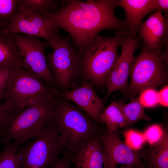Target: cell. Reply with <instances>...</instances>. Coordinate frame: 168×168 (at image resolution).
<instances>
[{"label": "cell", "instance_id": "1", "mask_svg": "<svg viewBox=\"0 0 168 168\" xmlns=\"http://www.w3.org/2000/svg\"><path fill=\"white\" fill-rule=\"evenodd\" d=\"M61 4L59 9L46 15L56 30L62 29L69 34L80 51L103 30H127L124 20L114 14L115 8L119 6L118 0H61Z\"/></svg>", "mask_w": 168, "mask_h": 168}, {"label": "cell", "instance_id": "2", "mask_svg": "<svg viewBox=\"0 0 168 168\" xmlns=\"http://www.w3.org/2000/svg\"><path fill=\"white\" fill-rule=\"evenodd\" d=\"M54 121L65 141L66 150L72 155L97 135L100 129L96 124L77 106L57 96Z\"/></svg>", "mask_w": 168, "mask_h": 168}, {"label": "cell", "instance_id": "3", "mask_svg": "<svg viewBox=\"0 0 168 168\" xmlns=\"http://www.w3.org/2000/svg\"><path fill=\"white\" fill-rule=\"evenodd\" d=\"M126 32H116L112 37L98 34L80 51L82 75L94 86H105L107 77L119 57L118 48Z\"/></svg>", "mask_w": 168, "mask_h": 168}, {"label": "cell", "instance_id": "4", "mask_svg": "<svg viewBox=\"0 0 168 168\" xmlns=\"http://www.w3.org/2000/svg\"><path fill=\"white\" fill-rule=\"evenodd\" d=\"M60 91L46 85L38 76L16 68L6 86L3 109L20 111L42 100L57 96Z\"/></svg>", "mask_w": 168, "mask_h": 168}, {"label": "cell", "instance_id": "5", "mask_svg": "<svg viewBox=\"0 0 168 168\" xmlns=\"http://www.w3.org/2000/svg\"><path fill=\"white\" fill-rule=\"evenodd\" d=\"M167 56L161 50H152L142 44L141 52L133 57L129 70L128 93L130 99L148 88L162 86L167 83Z\"/></svg>", "mask_w": 168, "mask_h": 168}, {"label": "cell", "instance_id": "6", "mask_svg": "<svg viewBox=\"0 0 168 168\" xmlns=\"http://www.w3.org/2000/svg\"><path fill=\"white\" fill-rule=\"evenodd\" d=\"M56 97L42 100L20 111L2 143L14 139L13 145L18 151L21 144L40 136L45 126L54 121Z\"/></svg>", "mask_w": 168, "mask_h": 168}, {"label": "cell", "instance_id": "7", "mask_svg": "<svg viewBox=\"0 0 168 168\" xmlns=\"http://www.w3.org/2000/svg\"><path fill=\"white\" fill-rule=\"evenodd\" d=\"M66 150L65 141L54 121L45 126L40 136L19 149L20 168H48L55 165Z\"/></svg>", "mask_w": 168, "mask_h": 168}, {"label": "cell", "instance_id": "8", "mask_svg": "<svg viewBox=\"0 0 168 168\" xmlns=\"http://www.w3.org/2000/svg\"><path fill=\"white\" fill-rule=\"evenodd\" d=\"M69 36H57L50 46L53 52L46 56L54 84L62 91L68 90L72 83L82 75V62L80 51Z\"/></svg>", "mask_w": 168, "mask_h": 168}, {"label": "cell", "instance_id": "9", "mask_svg": "<svg viewBox=\"0 0 168 168\" xmlns=\"http://www.w3.org/2000/svg\"><path fill=\"white\" fill-rule=\"evenodd\" d=\"M12 35L22 57V68L39 76L47 86L55 88L54 78L45 55L46 43L38 37Z\"/></svg>", "mask_w": 168, "mask_h": 168}, {"label": "cell", "instance_id": "10", "mask_svg": "<svg viewBox=\"0 0 168 168\" xmlns=\"http://www.w3.org/2000/svg\"><path fill=\"white\" fill-rule=\"evenodd\" d=\"M4 31L12 34L23 33L41 37L46 40L49 44L58 35V30L45 12L39 13L21 5Z\"/></svg>", "mask_w": 168, "mask_h": 168}, {"label": "cell", "instance_id": "11", "mask_svg": "<svg viewBox=\"0 0 168 168\" xmlns=\"http://www.w3.org/2000/svg\"><path fill=\"white\" fill-rule=\"evenodd\" d=\"M120 132L119 129L99 130L97 135L102 147L104 168H111L119 164L135 166L141 161L143 148L130 147L120 138Z\"/></svg>", "mask_w": 168, "mask_h": 168}, {"label": "cell", "instance_id": "12", "mask_svg": "<svg viewBox=\"0 0 168 168\" xmlns=\"http://www.w3.org/2000/svg\"><path fill=\"white\" fill-rule=\"evenodd\" d=\"M141 39L136 34L127 32L122 35L120 46L121 53L115 65L109 73L105 83L107 89L106 99L113 92L121 90L127 92L128 78L133 53L140 48Z\"/></svg>", "mask_w": 168, "mask_h": 168}, {"label": "cell", "instance_id": "13", "mask_svg": "<svg viewBox=\"0 0 168 168\" xmlns=\"http://www.w3.org/2000/svg\"><path fill=\"white\" fill-rule=\"evenodd\" d=\"M94 86L92 83L86 80L78 88L60 91L57 97L72 101L93 120L97 121L99 115L104 109V104L96 93Z\"/></svg>", "mask_w": 168, "mask_h": 168}, {"label": "cell", "instance_id": "14", "mask_svg": "<svg viewBox=\"0 0 168 168\" xmlns=\"http://www.w3.org/2000/svg\"><path fill=\"white\" fill-rule=\"evenodd\" d=\"M168 19L163 17L162 12L157 11L151 14L138 29V37L142 44L152 50H161L163 40L167 35Z\"/></svg>", "mask_w": 168, "mask_h": 168}, {"label": "cell", "instance_id": "15", "mask_svg": "<svg viewBox=\"0 0 168 168\" xmlns=\"http://www.w3.org/2000/svg\"><path fill=\"white\" fill-rule=\"evenodd\" d=\"M119 5L126 15L124 21L127 31L136 34L144 18L148 14L157 11L156 0H119Z\"/></svg>", "mask_w": 168, "mask_h": 168}, {"label": "cell", "instance_id": "16", "mask_svg": "<svg viewBox=\"0 0 168 168\" xmlns=\"http://www.w3.org/2000/svg\"><path fill=\"white\" fill-rule=\"evenodd\" d=\"M72 161L75 168H103L102 149L97 135L72 155Z\"/></svg>", "mask_w": 168, "mask_h": 168}, {"label": "cell", "instance_id": "17", "mask_svg": "<svg viewBox=\"0 0 168 168\" xmlns=\"http://www.w3.org/2000/svg\"><path fill=\"white\" fill-rule=\"evenodd\" d=\"M146 168H168V128H162L160 138L143 149L142 157Z\"/></svg>", "mask_w": 168, "mask_h": 168}, {"label": "cell", "instance_id": "18", "mask_svg": "<svg viewBox=\"0 0 168 168\" xmlns=\"http://www.w3.org/2000/svg\"><path fill=\"white\" fill-rule=\"evenodd\" d=\"M4 29L0 30V68L22 67V57L14 36Z\"/></svg>", "mask_w": 168, "mask_h": 168}, {"label": "cell", "instance_id": "19", "mask_svg": "<svg viewBox=\"0 0 168 168\" xmlns=\"http://www.w3.org/2000/svg\"><path fill=\"white\" fill-rule=\"evenodd\" d=\"M98 121L105 124L106 128L110 131L124 128L125 120L121 110L120 102L114 99L100 114Z\"/></svg>", "mask_w": 168, "mask_h": 168}, {"label": "cell", "instance_id": "20", "mask_svg": "<svg viewBox=\"0 0 168 168\" xmlns=\"http://www.w3.org/2000/svg\"><path fill=\"white\" fill-rule=\"evenodd\" d=\"M121 109L125 120L124 127L126 130L136 122L141 120L149 121L151 118L146 114L144 107L139 102L138 98L131 99L129 103L125 104L124 101L120 102Z\"/></svg>", "mask_w": 168, "mask_h": 168}, {"label": "cell", "instance_id": "21", "mask_svg": "<svg viewBox=\"0 0 168 168\" xmlns=\"http://www.w3.org/2000/svg\"><path fill=\"white\" fill-rule=\"evenodd\" d=\"M10 140L2 142L4 146L0 155V168H20L21 161L17 151Z\"/></svg>", "mask_w": 168, "mask_h": 168}, {"label": "cell", "instance_id": "22", "mask_svg": "<svg viewBox=\"0 0 168 168\" xmlns=\"http://www.w3.org/2000/svg\"><path fill=\"white\" fill-rule=\"evenodd\" d=\"M61 0H20L21 5L39 13L52 12L61 3Z\"/></svg>", "mask_w": 168, "mask_h": 168}, {"label": "cell", "instance_id": "23", "mask_svg": "<svg viewBox=\"0 0 168 168\" xmlns=\"http://www.w3.org/2000/svg\"><path fill=\"white\" fill-rule=\"evenodd\" d=\"M20 6V0H0V22L8 25Z\"/></svg>", "mask_w": 168, "mask_h": 168}, {"label": "cell", "instance_id": "24", "mask_svg": "<svg viewBox=\"0 0 168 168\" xmlns=\"http://www.w3.org/2000/svg\"><path fill=\"white\" fill-rule=\"evenodd\" d=\"M3 104L0 102V138L7 136L10 127L20 111L17 110H9L3 109Z\"/></svg>", "mask_w": 168, "mask_h": 168}, {"label": "cell", "instance_id": "25", "mask_svg": "<svg viewBox=\"0 0 168 168\" xmlns=\"http://www.w3.org/2000/svg\"><path fill=\"white\" fill-rule=\"evenodd\" d=\"M155 89L148 88L140 92L138 99L144 107H152L159 104L158 91Z\"/></svg>", "mask_w": 168, "mask_h": 168}, {"label": "cell", "instance_id": "26", "mask_svg": "<svg viewBox=\"0 0 168 168\" xmlns=\"http://www.w3.org/2000/svg\"><path fill=\"white\" fill-rule=\"evenodd\" d=\"M126 143L131 148L139 149L141 147L144 141V137L136 131L129 130L125 134Z\"/></svg>", "mask_w": 168, "mask_h": 168}, {"label": "cell", "instance_id": "27", "mask_svg": "<svg viewBox=\"0 0 168 168\" xmlns=\"http://www.w3.org/2000/svg\"><path fill=\"white\" fill-rule=\"evenodd\" d=\"M15 69L12 68H0V102L3 100L7 85Z\"/></svg>", "mask_w": 168, "mask_h": 168}, {"label": "cell", "instance_id": "28", "mask_svg": "<svg viewBox=\"0 0 168 168\" xmlns=\"http://www.w3.org/2000/svg\"><path fill=\"white\" fill-rule=\"evenodd\" d=\"M162 128L158 125H154L149 127L145 133V138L150 144L158 140L161 136Z\"/></svg>", "mask_w": 168, "mask_h": 168}, {"label": "cell", "instance_id": "29", "mask_svg": "<svg viewBox=\"0 0 168 168\" xmlns=\"http://www.w3.org/2000/svg\"><path fill=\"white\" fill-rule=\"evenodd\" d=\"M72 155L66 151L60 160L54 165L48 168H72Z\"/></svg>", "mask_w": 168, "mask_h": 168}, {"label": "cell", "instance_id": "30", "mask_svg": "<svg viewBox=\"0 0 168 168\" xmlns=\"http://www.w3.org/2000/svg\"><path fill=\"white\" fill-rule=\"evenodd\" d=\"M168 86L167 85L158 92L159 104L161 105L167 107L168 105Z\"/></svg>", "mask_w": 168, "mask_h": 168}, {"label": "cell", "instance_id": "31", "mask_svg": "<svg viewBox=\"0 0 168 168\" xmlns=\"http://www.w3.org/2000/svg\"><path fill=\"white\" fill-rule=\"evenodd\" d=\"M157 11H163L166 13L168 12V0H156Z\"/></svg>", "mask_w": 168, "mask_h": 168}, {"label": "cell", "instance_id": "32", "mask_svg": "<svg viewBox=\"0 0 168 168\" xmlns=\"http://www.w3.org/2000/svg\"><path fill=\"white\" fill-rule=\"evenodd\" d=\"M111 168H146L145 166L140 161L137 165L135 166H131L128 165H122L120 167H117L116 166L114 167Z\"/></svg>", "mask_w": 168, "mask_h": 168}, {"label": "cell", "instance_id": "33", "mask_svg": "<svg viewBox=\"0 0 168 168\" xmlns=\"http://www.w3.org/2000/svg\"><path fill=\"white\" fill-rule=\"evenodd\" d=\"M7 26L6 24L0 22V30L5 28Z\"/></svg>", "mask_w": 168, "mask_h": 168}, {"label": "cell", "instance_id": "34", "mask_svg": "<svg viewBox=\"0 0 168 168\" xmlns=\"http://www.w3.org/2000/svg\"><path fill=\"white\" fill-rule=\"evenodd\" d=\"M2 143V140H1V139L0 138V143ZM1 152H0V154H1Z\"/></svg>", "mask_w": 168, "mask_h": 168}]
</instances>
